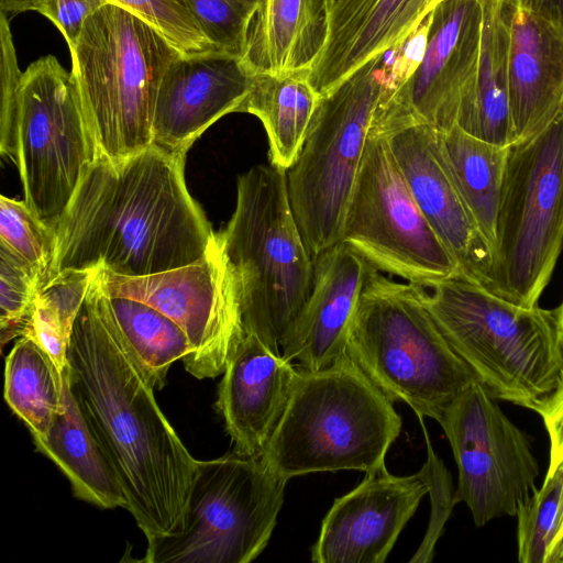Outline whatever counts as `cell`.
<instances>
[{"label": "cell", "instance_id": "6da1fadb", "mask_svg": "<svg viewBox=\"0 0 563 563\" xmlns=\"http://www.w3.org/2000/svg\"><path fill=\"white\" fill-rule=\"evenodd\" d=\"M67 361L70 388L122 486L126 510L147 540L180 532L197 460L161 410L97 269Z\"/></svg>", "mask_w": 563, "mask_h": 563}, {"label": "cell", "instance_id": "7a4b0ae2", "mask_svg": "<svg viewBox=\"0 0 563 563\" xmlns=\"http://www.w3.org/2000/svg\"><path fill=\"white\" fill-rule=\"evenodd\" d=\"M185 157L153 143L119 162L99 156L55 231L47 282L65 269L140 277L200 260L216 233L188 192Z\"/></svg>", "mask_w": 563, "mask_h": 563}, {"label": "cell", "instance_id": "3957f363", "mask_svg": "<svg viewBox=\"0 0 563 563\" xmlns=\"http://www.w3.org/2000/svg\"><path fill=\"white\" fill-rule=\"evenodd\" d=\"M297 377L284 413L261 455L285 481L318 472L385 466L401 430L389 400L345 354Z\"/></svg>", "mask_w": 563, "mask_h": 563}, {"label": "cell", "instance_id": "277c9868", "mask_svg": "<svg viewBox=\"0 0 563 563\" xmlns=\"http://www.w3.org/2000/svg\"><path fill=\"white\" fill-rule=\"evenodd\" d=\"M434 322L496 398L533 410L558 386L563 347L556 310L510 302L459 274L427 289Z\"/></svg>", "mask_w": 563, "mask_h": 563}, {"label": "cell", "instance_id": "5b68a950", "mask_svg": "<svg viewBox=\"0 0 563 563\" xmlns=\"http://www.w3.org/2000/svg\"><path fill=\"white\" fill-rule=\"evenodd\" d=\"M426 291L373 268L351 325L346 355L389 400L439 422L477 378L431 317Z\"/></svg>", "mask_w": 563, "mask_h": 563}, {"label": "cell", "instance_id": "8992f818", "mask_svg": "<svg viewBox=\"0 0 563 563\" xmlns=\"http://www.w3.org/2000/svg\"><path fill=\"white\" fill-rule=\"evenodd\" d=\"M219 233L238 277L245 332L282 354L283 341L311 292L314 271L286 173L261 164L240 175L234 212Z\"/></svg>", "mask_w": 563, "mask_h": 563}, {"label": "cell", "instance_id": "52a82bcc", "mask_svg": "<svg viewBox=\"0 0 563 563\" xmlns=\"http://www.w3.org/2000/svg\"><path fill=\"white\" fill-rule=\"evenodd\" d=\"M69 51L100 157L119 162L147 148L161 80L180 54L141 18L110 2L88 18Z\"/></svg>", "mask_w": 563, "mask_h": 563}, {"label": "cell", "instance_id": "ba28073f", "mask_svg": "<svg viewBox=\"0 0 563 563\" xmlns=\"http://www.w3.org/2000/svg\"><path fill=\"white\" fill-rule=\"evenodd\" d=\"M563 250V112L508 147L487 289L538 306Z\"/></svg>", "mask_w": 563, "mask_h": 563}, {"label": "cell", "instance_id": "9c48e42d", "mask_svg": "<svg viewBox=\"0 0 563 563\" xmlns=\"http://www.w3.org/2000/svg\"><path fill=\"white\" fill-rule=\"evenodd\" d=\"M386 78V54L321 96L286 183L314 261L341 242L343 224Z\"/></svg>", "mask_w": 563, "mask_h": 563}, {"label": "cell", "instance_id": "30bf717a", "mask_svg": "<svg viewBox=\"0 0 563 563\" xmlns=\"http://www.w3.org/2000/svg\"><path fill=\"white\" fill-rule=\"evenodd\" d=\"M287 481L262 456L197 460L180 532L147 540L146 563H249L267 547Z\"/></svg>", "mask_w": 563, "mask_h": 563}, {"label": "cell", "instance_id": "8fae6325", "mask_svg": "<svg viewBox=\"0 0 563 563\" xmlns=\"http://www.w3.org/2000/svg\"><path fill=\"white\" fill-rule=\"evenodd\" d=\"M99 156L71 71L53 55L34 60L18 89L15 164L26 206L56 231Z\"/></svg>", "mask_w": 563, "mask_h": 563}, {"label": "cell", "instance_id": "7c38bea8", "mask_svg": "<svg viewBox=\"0 0 563 563\" xmlns=\"http://www.w3.org/2000/svg\"><path fill=\"white\" fill-rule=\"evenodd\" d=\"M341 242L369 266L427 289L460 274L418 207L386 135L369 132Z\"/></svg>", "mask_w": 563, "mask_h": 563}, {"label": "cell", "instance_id": "4fadbf2b", "mask_svg": "<svg viewBox=\"0 0 563 563\" xmlns=\"http://www.w3.org/2000/svg\"><path fill=\"white\" fill-rule=\"evenodd\" d=\"M108 296L143 301L173 319L186 332L192 352L183 360L198 379L223 374L245 335L240 287L220 233L198 261L169 271L128 277L97 268Z\"/></svg>", "mask_w": 563, "mask_h": 563}, {"label": "cell", "instance_id": "5bb4252c", "mask_svg": "<svg viewBox=\"0 0 563 563\" xmlns=\"http://www.w3.org/2000/svg\"><path fill=\"white\" fill-rule=\"evenodd\" d=\"M439 423L457 466L455 501L466 504L477 527L516 516L539 476L527 434L477 379L448 406Z\"/></svg>", "mask_w": 563, "mask_h": 563}, {"label": "cell", "instance_id": "9a60e30c", "mask_svg": "<svg viewBox=\"0 0 563 563\" xmlns=\"http://www.w3.org/2000/svg\"><path fill=\"white\" fill-rule=\"evenodd\" d=\"M481 0H440L431 11L423 57L399 88L384 92L371 131L387 135L412 124L440 132L456 125L476 82L482 32Z\"/></svg>", "mask_w": 563, "mask_h": 563}, {"label": "cell", "instance_id": "2e32d148", "mask_svg": "<svg viewBox=\"0 0 563 563\" xmlns=\"http://www.w3.org/2000/svg\"><path fill=\"white\" fill-rule=\"evenodd\" d=\"M365 474L324 516L311 549L312 562H385L429 492L422 468L410 476H395L386 466Z\"/></svg>", "mask_w": 563, "mask_h": 563}, {"label": "cell", "instance_id": "e0dca14e", "mask_svg": "<svg viewBox=\"0 0 563 563\" xmlns=\"http://www.w3.org/2000/svg\"><path fill=\"white\" fill-rule=\"evenodd\" d=\"M386 136L418 207L457 262L460 274L487 289L493 252L454 179L440 131L421 123Z\"/></svg>", "mask_w": 563, "mask_h": 563}, {"label": "cell", "instance_id": "ac0fdd59", "mask_svg": "<svg viewBox=\"0 0 563 563\" xmlns=\"http://www.w3.org/2000/svg\"><path fill=\"white\" fill-rule=\"evenodd\" d=\"M241 57L222 51L176 57L165 71L153 114V144L185 155L216 121L241 112L253 82Z\"/></svg>", "mask_w": 563, "mask_h": 563}, {"label": "cell", "instance_id": "d6986e66", "mask_svg": "<svg viewBox=\"0 0 563 563\" xmlns=\"http://www.w3.org/2000/svg\"><path fill=\"white\" fill-rule=\"evenodd\" d=\"M311 292L288 330L282 355L308 371L324 369L346 354L358 301L373 269L340 242L313 261Z\"/></svg>", "mask_w": 563, "mask_h": 563}, {"label": "cell", "instance_id": "ffe728a7", "mask_svg": "<svg viewBox=\"0 0 563 563\" xmlns=\"http://www.w3.org/2000/svg\"><path fill=\"white\" fill-rule=\"evenodd\" d=\"M297 366L246 332L228 361L216 407L233 452L261 456L289 400Z\"/></svg>", "mask_w": 563, "mask_h": 563}, {"label": "cell", "instance_id": "44dd1931", "mask_svg": "<svg viewBox=\"0 0 563 563\" xmlns=\"http://www.w3.org/2000/svg\"><path fill=\"white\" fill-rule=\"evenodd\" d=\"M440 0H328L325 45L309 79L325 96L371 59L400 46Z\"/></svg>", "mask_w": 563, "mask_h": 563}, {"label": "cell", "instance_id": "7402d4cb", "mask_svg": "<svg viewBox=\"0 0 563 563\" xmlns=\"http://www.w3.org/2000/svg\"><path fill=\"white\" fill-rule=\"evenodd\" d=\"M508 73L518 141L563 112V32L510 0Z\"/></svg>", "mask_w": 563, "mask_h": 563}, {"label": "cell", "instance_id": "603a6c76", "mask_svg": "<svg viewBox=\"0 0 563 563\" xmlns=\"http://www.w3.org/2000/svg\"><path fill=\"white\" fill-rule=\"evenodd\" d=\"M328 0H262L242 63L251 74L311 70L328 37Z\"/></svg>", "mask_w": 563, "mask_h": 563}, {"label": "cell", "instance_id": "cb8c5ba5", "mask_svg": "<svg viewBox=\"0 0 563 563\" xmlns=\"http://www.w3.org/2000/svg\"><path fill=\"white\" fill-rule=\"evenodd\" d=\"M33 441L64 473L77 498L103 509H128L122 486L73 394L68 364L63 371V408L47 435Z\"/></svg>", "mask_w": 563, "mask_h": 563}, {"label": "cell", "instance_id": "d4e9b609", "mask_svg": "<svg viewBox=\"0 0 563 563\" xmlns=\"http://www.w3.org/2000/svg\"><path fill=\"white\" fill-rule=\"evenodd\" d=\"M483 32L475 88L456 125L485 142L517 141L509 106V0H481Z\"/></svg>", "mask_w": 563, "mask_h": 563}, {"label": "cell", "instance_id": "484cf974", "mask_svg": "<svg viewBox=\"0 0 563 563\" xmlns=\"http://www.w3.org/2000/svg\"><path fill=\"white\" fill-rule=\"evenodd\" d=\"M309 70L254 74L241 112L262 122L269 144L271 165L286 172L298 158L321 96Z\"/></svg>", "mask_w": 563, "mask_h": 563}, {"label": "cell", "instance_id": "4316f807", "mask_svg": "<svg viewBox=\"0 0 563 563\" xmlns=\"http://www.w3.org/2000/svg\"><path fill=\"white\" fill-rule=\"evenodd\" d=\"M440 136L454 179L494 260L497 212L509 146L479 140L457 125L440 132Z\"/></svg>", "mask_w": 563, "mask_h": 563}, {"label": "cell", "instance_id": "83f0119b", "mask_svg": "<svg viewBox=\"0 0 563 563\" xmlns=\"http://www.w3.org/2000/svg\"><path fill=\"white\" fill-rule=\"evenodd\" d=\"M4 400L32 438H45L63 408V372L31 335L20 336L5 358Z\"/></svg>", "mask_w": 563, "mask_h": 563}, {"label": "cell", "instance_id": "f1b7e54d", "mask_svg": "<svg viewBox=\"0 0 563 563\" xmlns=\"http://www.w3.org/2000/svg\"><path fill=\"white\" fill-rule=\"evenodd\" d=\"M108 297L126 341L155 388L162 389L172 364L192 352L186 332L173 319L143 301Z\"/></svg>", "mask_w": 563, "mask_h": 563}, {"label": "cell", "instance_id": "f546056e", "mask_svg": "<svg viewBox=\"0 0 563 563\" xmlns=\"http://www.w3.org/2000/svg\"><path fill=\"white\" fill-rule=\"evenodd\" d=\"M96 269H65L41 287L31 318V329L40 340L48 344L70 341Z\"/></svg>", "mask_w": 563, "mask_h": 563}, {"label": "cell", "instance_id": "4dcf8cb0", "mask_svg": "<svg viewBox=\"0 0 563 563\" xmlns=\"http://www.w3.org/2000/svg\"><path fill=\"white\" fill-rule=\"evenodd\" d=\"M561 487L551 475L517 510V545L520 563H554L560 520Z\"/></svg>", "mask_w": 563, "mask_h": 563}, {"label": "cell", "instance_id": "1f68e13d", "mask_svg": "<svg viewBox=\"0 0 563 563\" xmlns=\"http://www.w3.org/2000/svg\"><path fill=\"white\" fill-rule=\"evenodd\" d=\"M0 244L35 267L42 276V287L46 284L56 255V233L24 200L0 197Z\"/></svg>", "mask_w": 563, "mask_h": 563}, {"label": "cell", "instance_id": "d6a6232c", "mask_svg": "<svg viewBox=\"0 0 563 563\" xmlns=\"http://www.w3.org/2000/svg\"><path fill=\"white\" fill-rule=\"evenodd\" d=\"M42 287L40 272L0 244V330L1 346L22 336L31 321L34 302Z\"/></svg>", "mask_w": 563, "mask_h": 563}, {"label": "cell", "instance_id": "836d02e7", "mask_svg": "<svg viewBox=\"0 0 563 563\" xmlns=\"http://www.w3.org/2000/svg\"><path fill=\"white\" fill-rule=\"evenodd\" d=\"M154 27L180 55L217 49L195 19L187 0H108Z\"/></svg>", "mask_w": 563, "mask_h": 563}, {"label": "cell", "instance_id": "e575fe53", "mask_svg": "<svg viewBox=\"0 0 563 563\" xmlns=\"http://www.w3.org/2000/svg\"><path fill=\"white\" fill-rule=\"evenodd\" d=\"M200 29L213 46L242 58L252 16L247 0H187Z\"/></svg>", "mask_w": 563, "mask_h": 563}, {"label": "cell", "instance_id": "d590c367", "mask_svg": "<svg viewBox=\"0 0 563 563\" xmlns=\"http://www.w3.org/2000/svg\"><path fill=\"white\" fill-rule=\"evenodd\" d=\"M423 429L426 443L428 448L427 462L422 466L429 486L428 494L431 498V516L426 536L410 559L411 563L431 562L434 554V547L443 532L444 525L451 515L455 501V492H453L452 477L444 466L441 459L438 457L430 443L423 417L418 416Z\"/></svg>", "mask_w": 563, "mask_h": 563}, {"label": "cell", "instance_id": "8d00e7d4", "mask_svg": "<svg viewBox=\"0 0 563 563\" xmlns=\"http://www.w3.org/2000/svg\"><path fill=\"white\" fill-rule=\"evenodd\" d=\"M0 152L2 156L10 157L15 163L18 89L22 71L19 69L9 19L2 13H0Z\"/></svg>", "mask_w": 563, "mask_h": 563}, {"label": "cell", "instance_id": "74e56055", "mask_svg": "<svg viewBox=\"0 0 563 563\" xmlns=\"http://www.w3.org/2000/svg\"><path fill=\"white\" fill-rule=\"evenodd\" d=\"M543 421L549 443V468L561 487L560 520L555 543L554 563H563V374L556 388L544 397L533 409Z\"/></svg>", "mask_w": 563, "mask_h": 563}, {"label": "cell", "instance_id": "f35d334b", "mask_svg": "<svg viewBox=\"0 0 563 563\" xmlns=\"http://www.w3.org/2000/svg\"><path fill=\"white\" fill-rule=\"evenodd\" d=\"M107 3L108 0H35L34 11L55 24L70 49L88 18Z\"/></svg>", "mask_w": 563, "mask_h": 563}, {"label": "cell", "instance_id": "ab89813d", "mask_svg": "<svg viewBox=\"0 0 563 563\" xmlns=\"http://www.w3.org/2000/svg\"><path fill=\"white\" fill-rule=\"evenodd\" d=\"M516 7L527 10L552 23L563 32V0H510Z\"/></svg>", "mask_w": 563, "mask_h": 563}, {"label": "cell", "instance_id": "60d3db41", "mask_svg": "<svg viewBox=\"0 0 563 563\" xmlns=\"http://www.w3.org/2000/svg\"><path fill=\"white\" fill-rule=\"evenodd\" d=\"M35 0H0V13L10 15L34 10Z\"/></svg>", "mask_w": 563, "mask_h": 563}, {"label": "cell", "instance_id": "b9f144b4", "mask_svg": "<svg viewBox=\"0 0 563 563\" xmlns=\"http://www.w3.org/2000/svg\"><path fill=\"white\" fill-rule=\"evenodd\" d=\"M555 310H556V316H558L561 343H562V347H563V301Z\"/></svg>", "mask_w": 563, "mask_h": 563}, {"label": "cell", "instance_id": "7bdbcfd3", "mask_svg": "<svg viewBox=\"0 0 563 563\" xmlns=\"http://www.w3.org/2000/svg\"><path fill=\"white\" fill-rule=\"evenodd\" d=\"M247 1H250V2H252V3L257 5L262 0H247Z\"/></svg>", "mask_w": 563, "mask_h": 563}]
</instances>
